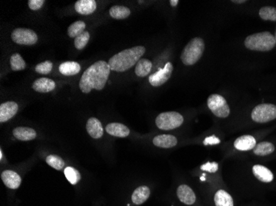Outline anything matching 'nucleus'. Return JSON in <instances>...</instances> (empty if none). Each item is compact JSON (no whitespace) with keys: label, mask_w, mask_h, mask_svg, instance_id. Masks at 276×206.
Here are the masks:
<instances>
[{"label":"nucleus","mask_w":276,"mask_h":206,"mask_svg":"<svg viewBox=\"0 0 276 206\" xmlns=\"http://www.w3.org/2000/svg\"><path fill=\"white\" fill-rule=\"evenodd\" d=\"M252 172L257 180L265 183H270L274 180V174L268 167L263 165H255L252 167Z\"/></svg>","instance_id":"nucleus-13"},{"label":"nucleus","mask_w":276,"mask_h":206,"mask_svg":"<svg viewBox=\"0 0 276 206\" xmlns=\"http://www.w3.org/2000/svg\"><path fill=\"white\" fill-rule=\"evenodd\" d=\"M152 64L149 60L147 59H141L138 62H137L136 69H135V73L137 74L138 77H146V76L149 75L152 70Z\"/></svg>","instance_id":"nucleus-25"},{"label":"nucleus","mask_w":276,"mask_h":206,"mask_svg":"<svg viewBox=\"0 0 276 206\" xmlns=\"http://www.w3.org/2000/svg\"><path fill=\"white\" fill-rule=\"evenodd\" d=\"M46 162L49 166L53 167L56 170H59V171L65 167V162L59 156L49 155L46 158Z\"/></svg>","instance_id":"nucleus-31"},{"label":"nucleus","mask_w":276,"mask_h":206,"mask_svg":"<svg viewBox=\"0 0 276 206\" xmlns=\"http://www.w3.org/2000/svg\"><path fill=\"white\" fill-rule=\"evenodd\" d=\"M86 130L92 138H99L103 136V128L102 123L94 117H91L88 120L86 124Z\"/></svg>","instance_id":"nucleus-15"},{"label":"nucleus","mask_w":276,"mask_h":206,"mask_svg":"<svg viewBox=\"0 0 276 206\" xmlns=\"http://www.w3.org/2000/svg\"><path fill=\"white\" fill-rule=\"evenodd\" d=\"M110 66L108 62L99 61L90 66L81 77L80 88L84 93H89L93 89H103L110 74Z\"/></svg>","instance_id":"nucleus-1"},{"label":"nucleus","mask_w":276,"mask_h":206,"mask_svg":"<svg viewBox=\"0 0 276 206\" xmlns=\"http://www.w3.org/2000/svg\"><path fill=\"white\" fill-rule=\"evenodd\" d=\"M105 130L108 135L119 138H125L130 135L129 128L123 124L116 122L108 124V126H106Z\"/></svg>","instance_id":"nucleus-17"},{"label":"nucleus","mask_w":276,"mask_h":206,"mask_svg":"<svg viewBox=\"0 0 276 206\" xmlns=\"http://www.w3.org/2000/svg\"><path fill=\"white\" fill-rule=\"evenodd\" d=\"M260 17L265 21L276 22V7L267 6L260 9Z\"/></svg>","instance_id":"nucleus-28"},{"label":"nucleus","mask_w":276,"mask_h":206,"mask_svg":"<svg viewBox=\"0 0 276 206\" xmlns=\"http://www.w3.org/2000/svg\"><path fill=\"white\" fill-rule=\"evenodd\" d=\"M109 14H110L111 17L114 19H125L129 17L131 14V10L124 6L115 5L109 9Z\"/></svg>","instance_id":"nucleus-26"},{"label":"nucleus","mask_w":276,"mask_h":206,"mask_svg":"<svg viewBox=\"0 0 276 206\" xmlns=\"http://www.w3.org/2000/svg\"><path fill=\"white\" fill-rule=\"evenodd\" d=\"M86 24L83 21H76L68 27V35L71 38H76L86 32Z\"/></svg>","instance_id":"nucleus-27"},{"label":"nucleus","mask_w":276,"mask_h":206,"mask_svg":"<svg viewBox=\"0 0 276 206\" xmlns=\"http://www.w3.org/2000/svg\"><path fill=\"white\" fill-rule=\"evenodd\" d=\"M213 202L215 206H234V200L232 196L223 189L216 192Z\"/></svg>","instance_id":"nucleus-21"},{"label":"nucleus","mask_w":276,"mask_h":206,"mask_svg":"<svg viewBox=\"0 0 276 206\" xmlns=\"http://www.w3.org/2000/svg\"><path fill=\"white\" fill-rule=\"evenodd\" d=\"M44 2V0H29L28 6H29L30 9L36 11V10H39L43 6Z\"/></svg>","instance_id":"nucleus-35"},{"label":"nucleus","mask_w":276,"mask_h":206,"mask_svg":"<svg viewBox=\"0 0 276 206\" xmlns=\"http://www.w3.org/2000/svg\"><path fill=\"white\" fill-rule=\"evenodd\" d=\"M257 145V140L252 136H240L234 141V147L239 151L252 150Z\"/></svg>","instance_id":"nucleus-14"},{"label":"nucleus","mask_w":276,"mask_h":206,"mask_svg":"<svg viewBox=\"0 0 276 206\" xmlns=\"http://www.w3.org/2000/svg\"><path fill=\"white\" fill-rule=\"evenodd\" d=\"M201 169L203 171H206V172H212V173H214V172H217L218 170V164L216 163V162H213V163H205V164L202 165L201 166Z\"/></svg>","instance_id":"nucleus-34"},{"label":"nucleus","mask_w":276,"mask_h":206,"mask_svg":"<svg viewBox=\"0 0 276 206\" xmlns=\"http://www.w3.org/2000/svg\"><path fill=\"white\" fill-rule=\"evenodd\" d=\"M1 179L3 184L10 189H17L22 182V179L19 175L12 170L3 171L1 174Z\"/></svg>","instance_id":"nucleus-12"},{"label":"nucleus","mask_w":276,"mask_h":206,"mask_svg":"<svg viewBox=\"0 0 276 206\" xmlns=\"http://www.w3.org/2000/svg\"><path fill=\"white\" fill-rule=\"evenodd\" d=\"M244 44L251 51H270L276 46V39L271 32H259L248 36Z\"/></svg>","instance_id":"nucleus-3"},{"label":"nucleus","mask_w":276,"mask_h":206,"mask_svg":"<svg viewBox=\"0 0 276 206\" xmlns=\"http://www.w3.org/2000/svg\"><path fill=\"white\" fill-rule=\"evenodd\" d=\"M176 193L179 200L186 206H193L197 201L195 193L193 189L187 185H181L177 188Z\"/></svg>","instance_id":"nucleus-10"},{"label":"nucleus","mask_w":276,"mask_h":206,"mask_svg":"<svg viewBox=\"0 0 276 206\" xmlns=\"http://www.w3.org/2000/svg\"><path fill=\"white\" fill-rule=\"evenodd\" d=\"M97 8L94 0H78L75 4L76 12L81 15L92 14Z\"/></svg>","instance_id":"nucleus-18"},{"label":"nucleus","mask_w":276,"mask_h":206,"mask_svg":"<svg viewBox=\"0 0 276 206\" xmlns=\"http://www.w3.org/2000/svg\"><path fill=\"white\" fill-rule=\"evenodd\" d=\"M232 2H235V3H244L247 1L246 0H232Z\"/></svg>","instance_id":"nucleus-38"},{"label":"nucleus","mask_w":276,"mask_h":206,"mask_svg":"<svg viewBox=\"0 0 276 206\" xmlns=\"http://www.w3.org/2000/svg\"><path fill=\"white\" fill-rule=\"evenodd\" d=\"M64 173H65L66 179L68 180L71 184L76 185L80 182V180H81V173L79 172L78 170H76V168H74V167H66Z\"/></svg>","instance_id":"nucleus-30"},{"label":"nucleus","mask_w":276,"mask_h":206,"mask_svg":"<svg viewBox=\"0 0 276 206\" xmlns=\"http://www.w3.org/2000/svg\"><path fill=\"white\" fill-rule=\"evenodd\" d=\"M252 119L257 123H267L276 119V106L268 103L258 105L252 110Z\"/></svg>","instance_id":"nucleus-6"},{"label":"nucleus","mask_w":276,"mask_h":206,"mask_svg":"<svg viewBox=\"0 0 276 206\" xmlns=\"http://www.w3.org/2000/svg\"><path fill=\"white\" fill-rule=\"evenodd\" d=\"M18 111V105L14 102H7L0 105V122H7L12 119Z\"/></svg>","instance_id":"nucleus-11"},{"label":"nucleus","mask_w":276,"mask_h":206,"mask_svg":"<svg viewBox=\"0 0 276 206\" xmlns=\"http://www.w3.org/2000/svg\"><path fill=\"white\" fill-rule=\"evenodd\" d=\"M184 123V117L178 112H163L158 115L156 119L157 128L163 131H171L178 128Z\"/></svg>","instance_id":"nucleus-5"},{"label":"nucleus","mask_w":276,"mask_h":206,"mask_svg":"<svg viewBox=\"0 0 276 206\" xmlns=\"http://www.w3.org/2000/svg\"><path fill=\"white\" fill-rule=\"evenodd\" d=\"M151 196L149 187L146 186L137 187L132 195V202L133 204L140 206L147 202Z\"/></svg>","instance_id":"nucleus-20"},{"label":"nucleus","mask_w":276,"mask_h":206,"mask_svg":"<svg viewBox=\"0 0 276 206\" xmlns=\"http://www.w3.org/2000/svg\"><path fill=\"white\" fill-rule=\"evenodd\" d=\"M220 139L215 136H208L205 139L203 140V144L206 146L208 145H216L220 143Z\"/></svg>","instance_id":"nucleus-36"},{"label":"nucleus","mask_w":276,"mask_h":206,"mask_svg":"<svg viewBox=\"0 0 276 206\" xmlns=\"http://www.w3.org/2000/svg\"><path fill=\"white\" fill-rule=\"evenodd\" d=\"M173 65L171 62L166 63L164 68L161 69L157 73L150 75L149 82L153 87H160L170 79L173 73Z\"/></svg>","instance_id":"nucleus-9"},{"label":"nucleus","mask_w":276,"mask_h":206,"mask_svg":"<svg viewBox=\"0 0 276 206\" xmlns=\"http://www.w3.org/2000/svg\"><path fill=\"white\" fill-rule=\"evenodd\" d=\"M53 68V64L51 61H45L42 63H40L36 66L35 70L41 74H48L51 73Z\"/></svg>","instance_id":"nucleus-33"},{"label":"nucleus","mask_w":276,"mask_h":206,"mask_svg":"<svg viewBox=\"0 0 276 206\" xmlns=\"http://www.w3.org/2000/svg\"><path fill=\"white\" fill-rule=\"evenodd\" d=\"M0 159L2 160V150L0 151Z\"/></svg>","instance_id":"nucleus-39"},{"label":"nucleus","mask_w":276,"mask_h":206,"mask_svg":"<svg viewBox=\"0 0 276 206\" xmlns=\"http://www.w3.org/2000/svg\"><path fill=\"white\" fill-rule=\"evenodd\" d=\"M56 87V83L54 81L47 78H40L35 81L32 84V88L37 92H52Z\"/></svg>","instance_id":"nucleus-19"},{"label":"nucleus","mask_w":276,"mask_h":206,"mask_svg":"<svg viewBox=\"0 0 276 206\" xmlns=\"http://www.w3.org/2000/svg\"><path fill=\"white\" fill-rule=\"evenodd\" d=\"M15 138L21 141H30L37 137V133L33 129L29 127H17L12 131Z\"/></svg>","instance_id":"nucleus-22"},{"label":"nucleus","mask_w":276,"mask_h":206,"mask_svg":"<svg viewBox=\"0 0 276 206\" xmlns=\"http://www.w3.org/2000/svg\"><path fill=\"white\" fill-rule=\"evenodd\" d=\"M170 3H171L172 7H176V6L178 5L179 1L178 0H171V1H170Z\"/></svg>","instance_id":"nucleus-37"},{"label":"nucleus","mask_w":276,"mask_h":206,"mask_svg":"<svg viewBox=\"0 0 276 206\" xmlns=\"http://www.w3.org/2000/svg\"><path fill=\"white\" fill-rule=\"evenodd\" d=\"M10 66L13 71H20L26 68V63L24 60L19 54H13L10 57Z\"/></svg>","instance_id":"nucleus-29"},{"label":"nucleus","mask_w":276,"mask_h":206,"mask_svg":"<svg viewBox=\"0 0 276 206\" xmlns=\"http://www.w3.org/2000/svg\"><path fill=\"white\" fill-rule=\"evenodd\" d=\"M12 41L18 45L32 46L37 43L38 37L32 30L27 28H17L11 35Z\"/></svg>","instance_id":"nucleus-8"},{"label":"nucleus","mask_w":276,"mask_h":206,"mask_svg":"<svg viewBox=\"0 0 276 206\" xmlns=\"http://www.w3.org/2000/svg\"><path fill=\"white\" fill-rule=\"evenodd\" d=\"M275 150H276V147L273 143L268 141H263L257 143L256 147L253 148V153L257 156H267L274 153Z\"/></svg>","instance_id":"nucleus-24"},{"label":"nucleus","mask_w":276,"mask_h":206,"mask_svg":"<svg viewBox=\"0 0 276 206\" xmlns=\"http://www.w3.org/2000/svg\"><path fill=\"white\" fill-rule=\"evenodd\" d=\"M204 51V41L200 37L191 40L181 53V61L184 66H193L197 63L203 56Z\"/></svg>","instance_id":"nucleus-4"},{"label":"nucleus","mask_w":276,"mask_h":206,"mask_svg":"<svg viewBox=\"0 0 276 206\" xmlns=\"http://www.w3.org/2000/svg\"><path fill=\"white\" fill-rule=\"evenodd\" d=\"M153 143L158 148H171L177 145V138L171 135H160L153 138Z\"/></svg>","instance_id":"nucleus-16"},{"label":"nucleus","mask_w":276,"mask_h":206,"mask_svg":"<svg viewBox=\"0 0 276 206\" xmlns=\"http://www.w3.org/2000/svg\"><path fill=\"white\" fill-rule=\"evenodd\" d=\"M80 64L75 61H66L59 66V71L61 74L66 76L76 75L81 72Z\"/></svg>","instance_id":"nucleus-23"},{"label":"nucleus","mask_w":276,"mask_h":206,"mask_svg":"<svg viewBox=\"0 0 276 206\" xmlns=\"http://www.w3.org/2000/svg\"><path fill=\"white\" fill-rule=\"evenodd\" d=\"M90 38H91L90 32H86V31L83 32L82 34L80 35L79 37H76V39H75V46H76V48L78 49V50H82V49L85 48L86 45L88 44Z\"/></svg>","instance_id":"nucleus-32"},{"label":"nucleus","mask_w":276,"mask_h":206,"mask_svg":"<svg viewBox=\"0 0 276 206\" xmlns=\"http://www.w3.org/2000/svg\"><path fill=\"white\" fill-rule=\"evenodd\" d=\"M146 52L144 46H135L116 54L108 61L111 70L124 72L132 68L141 60Z\"/></svg>","instance_id":"nucleus-2"},{"label":"nucleus","mask_w":276,"mask_h":206,"mask_svg":"<svg viewBox=\"0 0 276 206\" xmlns=\"http://www.w3.org/2000/svg\"><path fill=\"white\" fill-rule=\"evenodd\" d=\"M207 104L213 114L218 118H227L231 112L227 101L221 95H210L207 101Z\"/></svg>","instance_id":"nucleus-7"}]
</instances>
